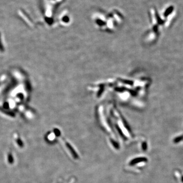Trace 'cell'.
I'll list each match as a JSON object with an SVG mask.
<instances>
[{
	"instance_id": "cell-1",
	"label": "cell",
	"mask_w": 183,
	"mask_h": 183,
	"mask_svg": "<svg viewBox=\"0 0 183 183\" xmlns=\"http://www.w3.org/2000/svg\"><path fill=\"white\" fill-rule=\"evenodd\" d=\"M173 10H174V7H173L172 6H171V7H169L165 11V13H164V16L165 17H167V16L170 14V13L172 12Z\"/></svg>"
}]
</instances>
